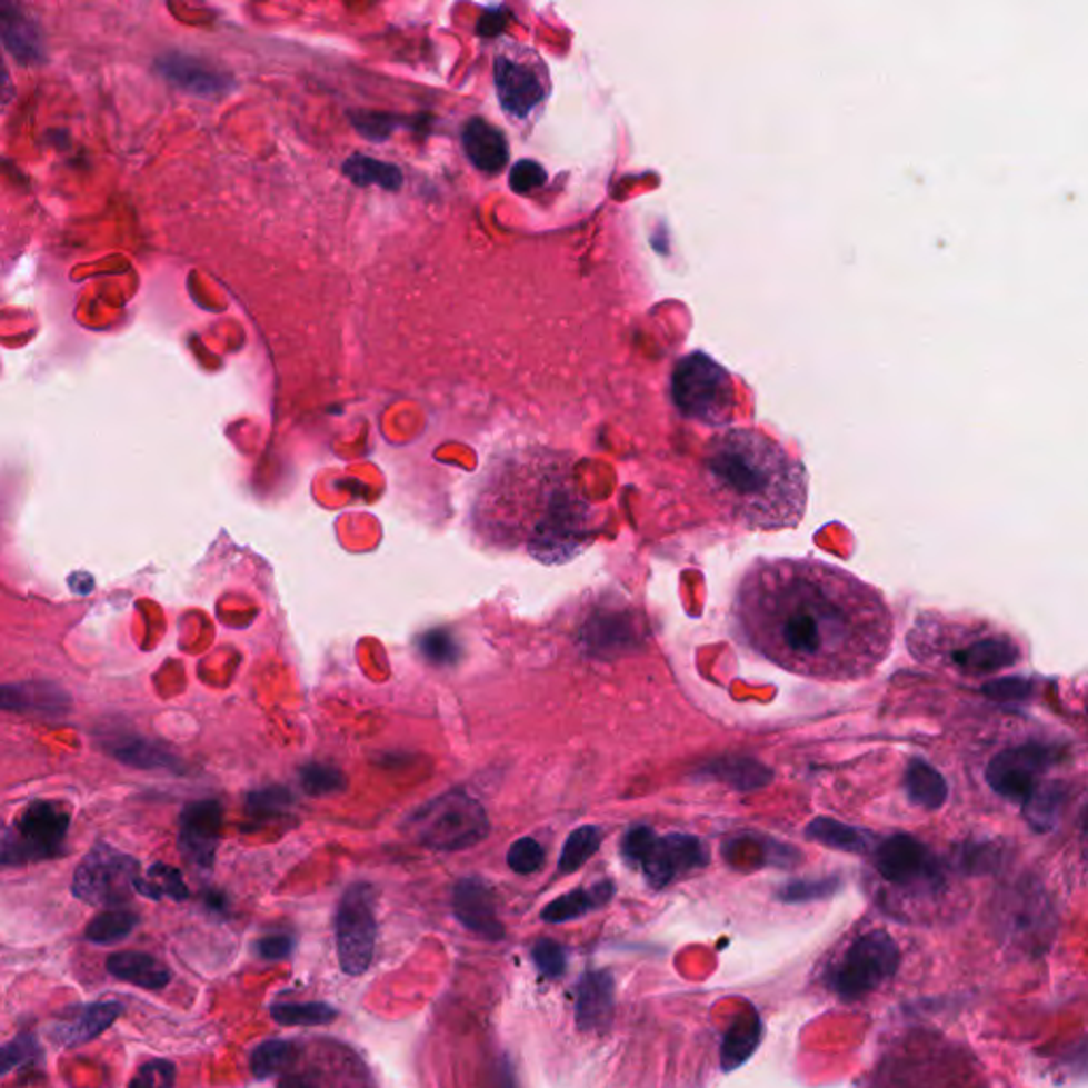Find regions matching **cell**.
<instances>
[{"mask_svg": "<svg viewBox=\"0 0 1088 1088\" xmlns=\"http://www.w3.org/2000/svg\"><path fill=\"white\" fill-rule=\"evenodd\" d=\"M277 1088H315L313 1085H309L305 1078L300 1076H286L283 1080H279Z\"/></svg>", "mask_w": 1088, "mask_h": 1088, "instance_id": "obj_50", "label": "cell"}, {"mask_svg": "<svg viewBox=\"0 0 1088 1088\" xmlns=\"http://www.w3.org/2000/svg\"><path fill=\"white\" fill-rule=\"evenodd\" d=\"M1087 712H1088V703H1087Z\"/></svg>", "mask_w": 1088, "mask_h": 1088, "instance_id": "obj_52", "label": "cell"}, {"mask_svg": "<svg viewBox=\"0 0 1088 1088\" xmlns=\"http://www.w3.org/2000/svg\"><path fill=\"white\" fill-rule=\"evenodd\" d=\"M899 968V948L887 931H870L848 946L842 961L829 976L840 999L857 1001L882 987Z\"/></svg>", "mask_w": 1088, "mask_h": 1088, "instance_id": "obj_8", "label": "cell"}, {"mask_svg": "<svg viewBox=\"0 0 1088 1088\" xmlns=\"http://www.w3.org/2000/svg\"><path fill=\"white\" fill-rule=\"evenodd\" d=\"M293 803L290 791L283 787H268L253 791L247 799V808L253 817H275L279 812L290 810Z\"/></svg>", "mask_w": 1088, "mask_h": 1088, "instance_id": "obj_42", "label": "cell"}, {"mask_svg": "<svg viewBox=\"0 0 1088 1088\" xmlns=\"http://www.w3.org/2000/svg\"><path fill=\"white\" fill-rule=\"evenodd\" d=\"M139 878L141 866L134 857L98 842L74 870L73 895L90 906L120 908L137 894Z\"/></svg>", "mask_w": 1088, "mask_h": 1088, "instance_id": "obj_9", "label": "cell"}, {"mask_svg": "<svg viewBox=\"0 0 1088 1088\" xmlns=\"http://www.w3.org/2000/svg\"><path fill=\"white\" fill-rule=\"evenodd\" d=\"M104 750L120 759L121 763L139 770H181L177 757L162 745L132 733H118L104 738Z\"/></svg>", "mask_w": 1088, "mask_h": 1088, "instance_id": "obj_21", "label": "cell"}, {"mask_svg": "<svg viewBox=\"0 0 1088 1088\" xmlns=\"http://www.w3.org/2000/svg\"><path fill=\"white\" fill-rule=\"evenodd\" d=\"M2 39L20 62H37L43 53L39 30L24 16H2Z\"/></svg>", "mask_w": 1088, "mask_h": 1088, "instance_id": "obj_30", "label": "cell"}, {"mask_svg": "<svg viewBox=\"0 0 1088 1088\" xmlns=\"http://www.w3.org/2000/svg\"><path fill=\"white\" fill-rule=\"evenodd\" d=\"M508 868L521 876H528L533 871L542 870L545 866V848L540 847L533 838H521L512 842L508 848Z\"/></svg>", "mask_w": 1088, "mask_h": 1088, "instance_id": "obj_41", "label": "cell"}, {"mask_svg": "<svg viewBox=\"0 0 1088 1088\" xmlns=\"http://www.w3.org/2000/svg\"><path fill=\"white\" fill-rule=\"evenodd\" d=\"M121 1015H123V1006L120 1001H94L77 1008L69 1018H62L56 1025H51L49 1036L53 1044L62 1048H74L104 1034Z\"/></svg>", "mask_w": 1088, "mask_h": 1088, "instance_id": "obj_16", "label": "cell"}, {"mask_svg": "<svg viewBox=\"0 0 1088 1088\" xmlns=\"http://www.w3.org/2000/svg\"><path fill=\"white\" fill-rule=\"evenodd\" d=\"M1082 831H1085V842H1087V857H1088V806L1082 815Z\"/></svg>", "mask_w": 1088, "mask_h": 1088, "instance_id": "obj_51", "label": "cell"}, {"mask_svg": "<svg viewBox=\"0 0 1088 1088\" xmlns=\"http://www.w3.org/2000/svg\"><path fill=\"white\" fill-rule=\"evenodd\" d=\"M291 950H293V940L286 934L267 936L256 942V952L267 961H283L290 957Z\"/></svg>", "mask_w": 1088, "mask_h": 1088, "instance_id": "obj_49", "label": "cell"}, {"mask_svg": "<svg viewBox=\"0 0 1088 1088\" xmlns=\"http://www.w3.org/2000/svg\"><path fill=\"white\" fill-rule=\"evenodd\" d=\"M612 895H615V885L610 880H605V882H598L589 889H577V891L557 897L542 910L540 917L547 922H566V920L579 919L582 915L593 912V910L606 906L612 899Z\"/></svg>", "mask_w": 1088, "mask_h": 1088, "instance_id": "obj_26", "label": "cell"}, {"mask_svg": "<svg viewBox=\"0 0 1088 1088\" xmlns=\"http://www.w3.org/2000/svg\"><path fill=\"white\" fill-rule=\"evenodd\" d=\"M602 840H605V831L596 825H582L579 829H575L561 850L559 871L572 874L581 870L582 866L598 852Z\"/></svg>", "mask_w": 1088, "mask_h": 1088, "instance_id": "obj_31", "label": "cell"}, {"mask_svg": "<svg viewBox=\"0 0 1088 1088\" xmlns=\"http://www.w3.org/2000/svg\"><path fill=\"white\" fill-rule=\"evenodd\" d=\"M982 689H985V696H989L991 700L1010 703V701L1029 700L1034 693V682L1022 677H1006L992 680Z\"/></svg>", "mask_w": 1088, "mask_h": 1088, "instance_id": "obj_45", "label": "cell"}, {"mask_svg": "<svg viewBox=\"0 0 1088 1088\" xmlns=\"http://www.w3.org/2000/svg\"><path fill=\"white\" fill-rule=\"evenodd\" d=\"M139 925V917L130 910L111 908L100 912L97 919L90 920L86 927V940L98 944V946H109V944L120 942L132 934V929Z\"/></svg>", "mask_w": 1088, "mask_h": 1088, "instance_id": "obj_34", "label": "cell"}, {"mask_svg": "<svg viewBox=\"0 0 1088 1088\" xmlns=\"http://www.w3.org/2000/svg\"><path fill=\"white\" fill-rule=\"evenodd\" d=\"M706 772L712 778H721V780L731 782L736 789H742V791L759 789L772 780L770 770H766L761 763H755L749 759H731V761L723 759V761H717L715 766H710Z\"/></svg>", "mask_w": 1088, "mask_h": 1088, "instance_id": "obj_35", "label": "cell"}, {"mask_svg": "<svg viewBox=\"0 0 1088 1088\" xmlns=\"http://www.w3.org/2000/svg\"><path fill=\"white\" fill-rule=\"evenodd\" d=\"M453 915L461 925L487 940H502L505 927L496 912V897L491 887L477 878H461L453 889Z\"/></svg>", "mask_w": 1088, "mask_h": 1088, "instance_id": "obj_15", "label": "cell"}, {"mask_svg": "<svg viewBox=\"0 0 1088 1088\" xmlns=\"http://www.w3.org/2000/svg\"><path fill=\"white\" fill-rule=\"evenodd\" d=\"M672 400L678 411L706 426H729L736 409V388L731 375L706 353H691L678 360L672 372Z\"/></svg>", "mask_w": 1088, "mask_h": 1088, "instance_id": "obj_5", "label": "cell"}, {"mask_svg": "<svg viewBox=\"0 0 1088 1088\" xmlns=\"http://www.w3.org/2000/svg\"><path fill=\"white\" fill-rule=\"evenodd\" d=\"M342 172L347 174V179H351L360 188L375 183V186H381L383 190H389V192L400 190L402 181H405L402 172L396 164L381 162V160L368 158L362 153H353L349 160H345Z\"/></svg>", "mask_w": 1088, "mask_h": 1088, "instance_id": "obj_29", "label": "cell"}, {"mask_svg": "<svg viewBox=\"0 0 1088 1088\" xmlns=\"http://www.w3.org/2000/svg\"><path fill=\"white\" fill-rule=\"evenodd\" d=\"M736 621L763 659L799 677H861L887 649L885 608L845 570L815 559L759 561L740 582Z\"/></svg>", "mask_w": 1088, "mask_h": 1088, "instance_id": "obj_1", "label": "cell"}, {"mask_svg": "<svg viewBox=\"0 0 1088 1088\" xmlns=\"http://www.w3.org/2000/svg\"><path fill=\"white\" fill-rule=\"evenodd\" d=\"M377 946L375 891L366 882L351 885L337 910V952L340 968L349 976H360L370 968Z\"/></svg>", "mask_w": 1088, "mask_h": 1088, "instance_id": "obj_10", "label": "cell"}, {"mask_svg": "<svg viewBox=\"0 0 1088 1088\" xmlns=\"http://www.w3.org/2000/svg\"><path fill=\"white\" fill-rule=\"evenodd\" d=\"M876 871L895 887L936 889L944 882V868L931 848L908 834L882 840L874 850Z\"/></svg>", "mask_w": 1088, "mask_h": 1088, "instance_id": "obj_11", "label": "cell"}, {"mask_svg": "<svg viewBox=\"0 0 1088 1088\" xmlns=\"http://www.w3.org/2000/svg\"><path fill=\"white\" fill-rule=\"evenodd\" d=\"M270 1016L286 1027H317L330 1025L339 1016V1010L323 1001H298V1004H275Z\"/></svg>", "mask_w": 1088, "mask_h": 1088, "instance_id": "obj_33", "label": "cell"}, {"mask_svg": "<svg viewBox=\"0 0 1088 1088\" xmlns=\"http://www.w3.org/2000/svg\"><path fill=\"white\" fill-rule=\"evenodd\" d=\"M461 146L468 160L483 172L496 174L508 164L510 149L507 137L502 134V130L481 118H472L463 123Z\"/></svg>", "mask_w": 1088, "mask_h": 1088, "instance_id": "obj_17", "label": "cell"}, {"mask_svg": "<svg viewBox=\"0 0 1088 1088\" xmlns=\"http://www.w3.org/2000/svg\"><path fill=\"white\" fill-rule=\"evenodd\" d=\"M417 647L419 653L423 655V659L435 666H453L460 661V642L447 628L430 629L421 633Z\"/></svg>", "mask_w": 1088, "mask_h": 1088, "instance_id": "obj_37", "label": "cell"}, {"mask_svg": "<svg viewBox=\"0 0 1088 1088\" xmlns=\"http://www.w3.org/2000/svg\"><path fill=\"white\" fill-rule=\"evenodd\" d=\"M999 861H1001V850L992 842H968L957 852L959 868L969 874L995 870Z\"/></svg>", "mask_w": 1088, "mask_h": 1088, "instance_id": "obj_40", "label": "cell"}, {"mask_svg": "<svg viewBox=\"0 0 1088 1088\" xmlns=\"http://www.w3.org/2000/svg\"><path fill=\"white\" fill-rule=\"evenodd\" d=\"M806 836L812 838L815 842L825 847L845 850V852H868L871 848L870 834L847 825V822L834 821V819H815L808 825Z\"/></svg>", "mask_w": 1088, "mask_h": 1088, "instance_id": "obj_28", "label": "cell"}, {"mask_svg": "<svg viewBox=\"0 0 1088 1088\" xmlns=\"http://www.w3.org/2000/svg\"><path fill=\"white\" fill-rule=\"evenodd\" d=\"M298 780H300L302 791L309 793V796H313V798L339 793V791L345 789V776H342L340 770L328 766V763H307L300 770Z\"/></svg>", "mask_w": 1088, "mask_h": 1088, "instance_id": "obj_38", "label": "cell"}, {"mask_svg": "<svg viewBox=\"0 0 1088 1088\" xmlns=\"http://www.w3.org/2000/svg\"><path fill=\"white\" fill-rule=\"evenodd\" d=\"M158 71L164 74L172 83H177L179 88H183V90H188L192 94H198V97L223 94L226 88L232 86V81L226 79L223 74L213 71V69H209L207 64L198 62L194 58L179 56V53L164 56L158 62Z\"/></svg>", "mask_w": 1088, "mask_h": 1088, "instance_id": "obj_20", "label": "cell"}, {"mask_svg": "<svg viewBox=\"0 0 1088 1088\" xmlns=\"http://www.w3.org/2000/svg\"><path fill=\"white\" fill-rule=\"evenodd\" d=\"M137 894L149 897V899H164L170 897L174 901L188 899V885L183 882L181 871L170 868L167 864H153L146 876L139 878L137 882Z\"/></svg>", "mask_w": 1088, "mask_h": 1088, "instance_id": "obj_32", "label": "cell"}, {"mask_svg": "<svg viewBox=\"0 0 1088 1088\" xmlns=\"http://www.w3.org/2000/svg\"><path fill=\"white\" fill-rule=\"evenodd\" d=\"M701 470L712 500L749 530L796 528L806 512L803 463L759 430L727 428L712 436Z\"/></svg>", "mask_w": 1088, "mask_h": 1088, "instance_id": "obj_3", "label": "cell"}, {"mask_svg": "<svg viewBox=\"0 0 1088 1088\" xmlns=\"http://www.w3.org/2000/svg\"><path fill=\"white\" fill-rule=\"evenodd\" d=\"M761 1041V1018L749 1008L727 1029L721 1044V1065L726 1071L747 1064Z\"/></svg>", "mask_w": 1088, "mask_h": 1088, "instance_id": "obj_25", "label": "cell"}, {"mask_svg": "<svg viewBox=\"0 0 1088 1088\" xmlns=\"http://www.w3.org/2000/svg\"><path fill=\"white\" fill-rule=\"evenodd\" d=\"M904 791L910 803L922 810H940L948 799V782L931 763L912 759L904 775Z\"/></svg>", "mask_w": 1088, "mask_h": 1088, "instance_id": "obj_24", "label": "cell"}, {"mask_svg": "<svg viewBox=\"0 0 1088 1088\" xmlns=\"http://www.w3.org/2000/svg\"><path fill=\"white\" fill-rule=\"evenodd\" d=\"M407 825L419 845L432 850L475 847L489 834L483 806L461 791H451L421 806Z\"/></svg>", "mask_w": 1088, "mask_h": 1088, "instance_id": "obj_6", "label": "cell"}, {"mask_svg": "<svg viewBox=\"0 0 1088 1088\" xmlns=\"http://www.w3.org/2000/svg\"><path fill=\"white\" fill-rule=\"evenodd\" d=\"M1059 761V750L1041 742H1027L1004 750L987 766V782L992 791L1010 801H1025L1040 785V776Z\"/></svg>", "mask_w": 1088, "mask_h": 1088, "instance_id": "obj_12", "label": "cell"}, {"mask_svg": "<svg viewBox=\"0 0 1088 1088\" xmlns=\"http://www.w3.org/2000/svg\"><path fill=\"white\" fill-rule=\"evenodd\" d=\"M840 889V878H819V880H793L787 882L780 891L778 899L785 904H806V901H819L825 897H831Z\"/></svg>", "mask_w": 1088, "mask_h": 1088, "instance_id": "obj_39", "label": "cell"}, {"mask_svg": "<svg viewBox=\"0 0 1088 1088\" xmlns=\"http://www.w3.org/2000/svg\"><path fill=\"white\" fill-rule=\"evenodd\" d=\"M2 1074H9L13 1067H24L28 1064H34L37 1059H41V1046L34 1036H20L16 1040L9 1041L4 1048H2Z\"/></svg>", "mask_w": 1088, "mask_h": 1088, "instance_id": "obj_44", "label": "cell"}, {"mask_svg": "<svg viewBox=\"0 0 1088 1088\" xmlns=\"http://www.w3.org/2000/svg\"><path fill=\"white\" fill-rule=\"evenodd\" d=\"M532 959L536 968L547 978H559L566 971V950L553 940H540L533 944Z\"/></svg>", "mask_w": 1088, "mask_h": 1088, "instance_id": "obj_46", "label": "cell"}, {"mask_svg": "<svg viewBox=\"0 0 1088 1088\" xmlns=\"http://www.w3.org/2000/svg\"><path fill=\"white\" fill-rule=\"evenodd\" d=\"M296 1048L286 1040H267L251 1052V1074L258 1080H267L293 1061Z\"/></svg>", "mask_w": 1088, "mask_h": 1088, "instance_id": "obj_36", "label": "cell"}, {"mask_svg": "<svg viewBox=\"0 0 1088 1088\" xmlns=\"http://www.w3.org/2000/svg\"><path fill=\"white\" fill-rule=\"evenodd\" d=\"M71 827V812L60 801H32L4 829L2 866L43 861L62 852Z\"/></svg>", "mask_w": 1088, "mask_h": 1088, "instance_id": "obj_7", "label": "cell"}, {"mask_svg": "<svg viewBox=\"0 0 1088 1088\" xmlns=\"http://www.w3.org/2000/svg\"><path fill=\"white\" fill-rule=\"evenodd\" d=\"M221 803L218 799H200L181 812L179 848L181 855L198 868L211 870L221 838Z\"/></svg>", "mask_w": 1088, "mask_h": 1088, "instance_id": "obj_14", "label": "cell"}, {"mask_svg": "<svg viewBox=\"0 0 1088 1088\" xmlns=\"http://www.w3.org/2000/svg\"><path fill=\"white\" fill-rule=\"evenodd\" d=\"M1069 798V791L1064 782H1041L1036 787V791L1022 801V812L1025 819L1031 825L1034 831H1052L1061 817H1064L1065 803Z\"/></svg>", "mask_w": 1088, "mask_h": 1088, "instance_id": "obj_27", "label": "cell"}, {"mask_svg": "<svg viewBox=\"0 0 1088 1088\" xmlns=\"http://www.w3.org/2000/svg\"><path fill=\"white\" fill-rule=\"evenodd\" d=\"M952 663L966 675H992L1018 663L1020 649L1010 638H982L950 655Z\"/></svg>", "mask_w": 1088, "mask_h": 1088, "instance_id": "obj_19", "label": "cell"}, {"mask_svg": "<svg viewBox=\"0 0 1088 1088\" xmlns=\"http://www.w3.org/2000/svg\"><path fill=\"white\" fill-rule=\"evenodd\" d=\"M481 523L507 547L523 545L542 563H563L591 536V507L568 456L533 447L507 458L481 500Z\"/></svg>", "mask_w": 1088, "mask_h": 1088, "instance_id": "obj_2", "label": "cell"}, {"mask_svg": "<svg viewBox=\"0 0 1088 1088\" xmlns=\"http://www.w3.org/2000/svg\"><path fill=\"white\" fill-rule=\"evenodd\" d=\"M107 971L121 982L141 987L147 991H160L170 982V969L147 952L123 950L107 959Z\"/></svg>", "mask_w": 1088, "mask_h": 1088, "instance_id": "obj_22", "label": "cell"}, {"mask_svg": "<svg viewBox=\"0 0 1088 1088\" xmlns=\"http://www.w3.org/2000/svg\"><path fill=\"white\" fill-rule=\"evenodd\" d=\"M353 126L370 141H386L389 132L393 130L396 121L391 116H383V113H362L360 111L353 120Z\"/></svg>", "mask_w": 1088, "mask_h": 1088, "instance_id": "obj_48", "label": "cell"}, {"mask_svg": "<svg viewBox=\"0 0 1088 1088\" xmlns=\"http://www.w3.org/2000/svg\"><path fill=\"white\" fill-rule=\"evenodd\" d=\"M493 81L508 120L530 130L542 118L553 90L542 56L530 46L505 41L493 58Z\"/></svg>", "mask_w": 1088, "mask_h": 1088, "instance_id": "obj_4", "label": "cell"}, {"mask_svg": "<svg viewBox=\"0 0 1088 1088\" xmlns=\"http://www.w3.org/2000/svg\"><path fill=\"white\" fill-rule=\"evenodd\" d=\"M708 866V850L700 838L689 834L655 836L636 868H640L653 889H663L680 876Z\"/></svg>", "mask_w": 1088, "mask_h": 1088, "instance_id": "obj_13", "label": "cell"}, {"mask_svg": "<svg viewBox=\"0 0 1088 1088\" xmlns=\"http://www.w3.org/2000/svg\"><path fill=\"white\" fill-rule=\"evenodd\" d=\"M508 183L517 194H528V192H532L536 188H542L547 183V172L532 160H521L510 170Z\"/></svg>", "mask_w": 1088, "mask_h": 1088, "instance_id": "obj_47", "label": "cell"}, {"mask_svg": "<svg viewBox=\"0 0 1088 1088\" xmlns=\"http://www.w3.org/2000/svg\"><path fill=\"white\" fill-rule=\"evenodd\" d=\"M615 980L608 971H587L577 991V1025L581 1031H600L612 1018Z\"/></svg>", "mask_w": 1088, "mask_h": 1088, "instance_id": "obj_18", "label": "cell"}, {"mask_svg": "<svg viewBox=\"0 0 1088 1088\" xmlns=\"http://www.w3.org/2000/svg\"><path fill=\"white\" fill-rule=\"evenodd\" d=\"M177 1069L167 1059H153L141 1065L128 1088H174Z\"/></svg>", "mask_w": 1088, "mask_h": 1088, "instance_id": "obj_43", "label": "cell"}, {"mask_svg": "<svg viewBox=\"0 0 1088 1088\" xmlns=\"http://www.w3.org/2000/svg\"><path fill=\"white\" fill-rule=\"evenodd\" d=\"M71 698L56 685L49 682H22L2 687V706L7 710L37 712V715H62L69 710Z\"/></svg>", "mask_w": 1088, "mask_h": 1088, "instance_id": "obj_23", "label": "cell"}]
</instances>
